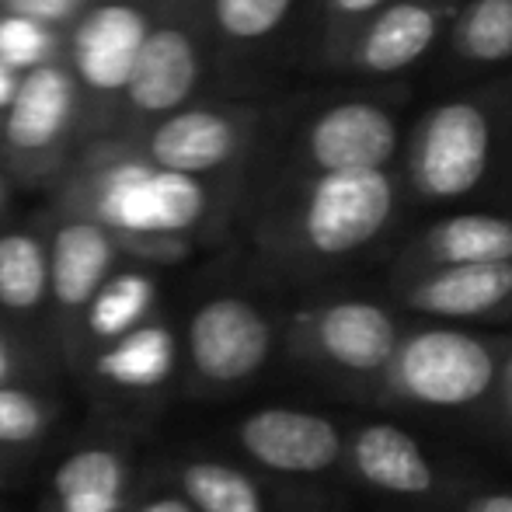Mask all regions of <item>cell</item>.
Here are the masks:
<instances>
[{
    "mask_svg": "<svg viewBox=\"0 0 512 512\" xmlns=\"http://www.w3.org/2000/svg\"><path fill=\"white\" fill-rule=\"evenodd\" d=\"M286 196L269 223L272 251L286 262L324 269L373 251L408 203L398 168L286 178Z\"/></svg>",
    "mask_w": 512,
    "mask_h": 512,
    "instance_id": "1",
    "label": "cell"
},
{
    "mask_svg": "<svg viewBox=\"0 0 512 512\" xmlns=\"http://www.w3.org/2000/svg\"><path fill=\"white\" fill-rule=\"evenodd\" d=\"M506 88H481L425 108L405 136L401 182L425 206L460 203L488 182L509 133Z\"/></svg>",
    "mask_w": 512,
    "mask_h": 512,
    "instance_id": "2",
    "label": "cell"
},
{
    "mask_svg": "<svg viewBox=\"0 0 512 512\" xmlns=\"http://www.w3.org/2000/svg\"><path fill=\"white\" fill-rule=\"evenodd\" d=\"M502 349L488 338L457 328L405 331L387 370L366 394L387 405L464 411L499 384Z\"/></svg>",
    "mask_w": 512,
    "mask_h": 512,
    "instance_id": "3",
    "label": "cell"
},
{
    "mask_svg": "<svg viewBox=\"0 0 512 512\" xmlns=\"http://www.w3.org/2000/svg\"><path fill=\"white\" fill-rule=\"evenodd\" d=\"M405 105L377 91L324 102L293 136L286 178L335 171H387L405 154Z\"/></svg>",
    "mask_w": 512,
    "mask_h": 512,
    "instance_id": "4",
    "label": "cell"
},
{
    "mask_svg": "<svg viewBox=\"0 0 512 512\" xmlns=\"http://www.w3.org/2000/svg\"><path fill=\"white\" fill-rule=\"evenodd\" d=\"M401 335L398 317L384 304L335 297L300 310L290 328V349L307 366L366 394L387 370Z\"/></svg>",
    "mask_w": 512,
    "mask_h": 512,
    "instance_id": "5",
    "label": "cell"
},
{
    "mask_svg": "<svg viewBox=\"0 0 512 512\" xmlns=\"http://www.w3.org/2000/svg\"><path fill=\"white\" fill-rule=\"evenodd\" d=\"M276 349L269 314L248 297L220 293L199 304L185 328L189 373L203 391L220 394L244 387L265 370Z\"/></svg>",
    "mask_w": 512,
    "mask_h": 512,
    "instance_id": "6",
    "label": "cell"
},
{
    "mask_svg": "<svg viewBox=\"0 0 512 512\" xmlns=\"http://www.w3.org/2000/svg\"><path fill=\"white\" fill-rule=\"evenodd\" d=\"M464 4L467 0H391L384 11L345 35L324 56V63L331 70L370 81L408 74L446 39Z\"/></svg>",
    "mask_w": 512,
    "mask_h": 512,
    "instance_id": "7",
    "label": "cell"
},
{
    "mask_svg": "<svg viewBox=\"0 0 512 512\" xmlns=\"http://www.w3.org/2000/svg\"><path fill=\"white\" fill-rule=\"evenodd\" d=\"M234 439L251 464L286 478H317L345 460V436L328 415L304 408H258L244 415Z\"/></svg>",
    "mask_w": 512,
    "mask_h": 512,
    "instance_id": "8",
    "label": "cell"
},
{
    "mask_svg": "<svg viewBox=\"0 0 512 512\" xmlns=\"http://www.w3.org/2000/svg\"><path fill=\"white\" fill-rule=\"evenodd\" d=\"M102 213L129 234H185L209 213V192L199 178L168 171H122L105 189Z\"/></svg>",
    "mask_w": 512,
    "mask_h": 512,
    "instance_id": "9",
    "label": "cell"
},
{
    "mask_svg": "<svg viewBox=\"0 0 512 512\" xmlns=\"http://www.w3.org/2000/svg\"><path fill=\"white\" fill-rule=\"evenodd\" d=\"M394 297L411 314L439 321H492L512 314V262L453 265L394 279Z\"/></svg>",
    "mask_w": 512,
    "mask_h": 512,
    "instance_id": "10",
    "label": "cell"
},
{
    "mask_svg": "<svg viewBox=\"0 0 512 512\" xmlns=\"http://www.w3.org/2000/svg\"><path fill=\"white\" fill-rule=\"evenodd\" d=\"M251 136V119L220 108H178L157 122L147 143L157 171L203 178L237 161Z\"/></svg>",
    "mask_w": 512,
    "mask_h": 512,
    "instance_id": "11",
    "label": "cell"
},
{
    "mask_svg": "<svg viewBox=\"0 0 512 512\" xmlns=\"http://www.w3.org/2000/svg\"><path fill=\"white\" fill-rule=\"evenodd\" d=\"M345 467L359 485L394 499H425L439 492V471L418 439L391 422H363L345 439Z\"/></svg>",
    "mask_w": 512,
    "mask_h": 512,
    "instance_id": "12",
    "label": "cell"
},
{
    "mask_svg": "<svg viewBox=\"0 0 512 512\" xmlns=\"http://www.w3.org/2000/svg\"><path fill=\"white\" fill-rule=\"evenodd\" d=\"M512 262V216L499 213H453L429 223L394 258L391 279H405L429 269L453 265Z\"/></svg>",
    "mask_w": 512,
    "mask_h": 512,
    "instance_id": "13",
    "label": "cell"
},
{
    "mask_svg": "<svg viewBox=\"0 0 512 512\" xmlns=\"http://www.w3.org/2000/svg\"><path fill=\"white\" fill-rule=\"evenodd\" d=\"M150 32V21L133 4H102L81 18L74 32V67L91 91H122L133 74L136 53Z\"/></svg>",
    "mask_w": 512,
    "mask_h": 512,
    "instance_id": "14",
    "label": "cell"
},
{
    "mask_svg": "<svg viewBox=\"0 0 512 512\" xmlns=\"http://www.w3.org/2000/svg\"><path fill=\"white\" fill-rule=\"evenodd\" d=\"M199 77H203V63H199L192 35L185 28L164 25L147 32L122 91L136 112L171 115L192 98Z\"/></svg>",
    "mask_w": 512,
    "mask_h": 512,
    "instance_id": "15",
    "label": "cell"
},
{
    "mask_svg": "<svg viewBox=\"0 0 512 512\" xmlns=\"http://www.w3.org/2000/svg\"><path fill=\"white\" fill-rule=\"evenodd\" d=\"M49 258V297L56 307L77 314L91 304L102 283L112 276L115 241L95 220H70L53 234Z\"/></svg>",
    "mask_w": 512,
    "mask_h": 512,
    "instance_id": "16",
    "label": "cell"
},
{
    "mask_svg": "<svg viewBox=\"0 0 512 512\" xmlns=\"http://www.w3.org/2000/svg\"><path fill=\"white\" fill-rule=\"evenodd\" d=\"M91 373L122 394H154L178 373V338L168 324L143 321L91 359Z\"/></svg>",
    "mask_w": 512,
    "mask_h": 512,
    "instance_id": "17",
    "label": "cell"
},
{
    "mask_svg": "<svg viewBox=\"0 0 512 512\" xmlns=\"http://www.w3.org/2000/svg\"><path fill=\"white\" fill-rule=\"evenodd\" d=\"M74 105L70 77L60 67L39 63L32 67L14 88V98L7 105L4 140L14 154H39L53 147L63 136Z\"/></svg>",
    "mask_w": 512,
    "mask_h": 512,
    "instance_id": "18",
    "label": "cell"
},
{
    "mask_svg": "<svg viewBox=\"0 0 512 512\" xmlns=\"http://www.w3.org/2000/svg\"><path fill=\"white\" fill-rule=\"evenodd\" d=\"M129 467L108 446H81L53 471L56 512H122L126 509Z\"/></svg>",
    "mask_w": 512,
    "mask_h": 512,
    "instance_id": "19",
    "label": "cell"
},
{
    "mask_svg": "<svg viewBox=\"0 0 512 512\" xmlns=\"http://www.w3.org/2000/svg\"><path fill=\"white\" fill-rule=\"evenodd\" d=\"M443 49L457 67L492 70L512 60V0H467Z\"/></svg>",
    "mask_w": 512,
    "mask_h": 512,
    "instance_id": "20",
    "label": "cell"
},
{
    "mask_svg": "<svg viewBox=\"0 0 512 512\" xmlns=\"http://www.w3.org/2000/svg\"><path fill=\"white\" fill-rule=\"evenodd\" d=\"M182 499L196 512H272L262 481L223 460H189L178 471Z\"/></svg>",
    "mask_w": 512,
    "mask_h": 512,
    "instance_id": "21",
    "label": "cell"
},
{
    "mask_svg": "<svg viewBox=\"0 0 512 512\" xmlns=\"http://www.w3.org/2000/svg\"><path fill=\"white\" fill-rule=\"evenodd\" d=\"M157 286L147 272H115L84 307V331L91 342H115L150 317Z\"/></svg>",
    "mask_w": 512,
    "mask_h": 512,
    "instance_id": "22",
    "label": "cell"
},
{
    "mask_svg": "<svg viewBox=\"0 0 512 512\" xmlns=\"http://www.w3.org/2000/svg\"><path fill=\"white\" fill-rule=\"evenodd\" d=\"M49 297L46 244L25 230L0 234V310L32 317Z\"/></svg>",
    "mask_w": 512,
    "mask_h": 512,
    "instance_id": "23",
    "label": "cell"
},
{
    "mask_svg": "<svg viewBox=\"0 0 512 512\" xmlns=\"http://www.w3.org/2000/svg\"><path fill=\"white\" fill-rule=\"evenodd\" d=\"M300 0H213V21L223 39L255 46L279 32Z\"/></svg>",
    "mask_w": 512,
    "mask_h": 512,
    "instance_id": "24",
    "label": "cell"
},
{
    "mask_svg": "<svg viewBox=\"0 0 512 512\" xmlns=\"http://www.w3.org/2000/svg\"><path fill=\"white\" fill-rule=\"evenodd\" d=\"M53 422L46 398L25 387H0V446H32Z\"/></svg>",
    "mask_w": 512,
    "mask_h": 512,
    "instance_id": "25",
    "label": "cell"
},
{
    "mask_svg": "<svg viewBox=\"0 0 512 512\" xmlns=\"http://www.w3.org/2000/svg\"><path fill=\"white\" fill-rule=\"evenodd\" d=\"M46 32L42 25L28 18H18V14H7L0 18V63L7 70H32L42 63L46 56Z\"/></svg>",
    "mask_w": 512,
    "mask_h": 512,
    "instance_id": "26",
    "label": "cell"
},
{
    "mask_svg": "<svg viewBox=\"0 0 512 512\" xmlns=\"http://www.w3.org/2000/svg\"><path fill=\"white\" fill-rule=\"evenodd\" d=\"M321 4V53L328 56L345 35L356 32L363 21H370L377 11H384L391 0H317Z\"/></svg>",
    "mask_w": 512,
    "mask_h": 512,
    "instance_id": "27",
    "label": "cell"
},
{
    "mask_svg": "<svg viewBox=\"0 0 512 512\" xmlns=\"http://www.w3.org/2000/svg\"><path fill=\"white\" fill-rule=\"evenodd\" d=\"M18 18H28L35 25H49V21H63L74 7V0H7Z\"/></svg>",
    "mask_w": 512,
    "mask_h": 512,
    "instance_id": "28",
    "label": "cell"
},
{
    "mask_svg": "<svg viewBox=\"0 0 512 512\" xmlns=\"http://www.w3.org/2000/svg\"><path fill=\"white\" fill-rule=\"evenodd\" d=\"M499 411H502V422H506V432L512 436V342L502 345V363H499Z\"/></svg>",
    "mask_w": 512,
    "mask_h": 512,
    "instance_id": "29",
    "label": "cell"
},
{
    "mask_svg": "<svg viewBox=\"0 0 512 512\" xmlns=\"http://www.w3.org/2000/svg\"><path fill=\"white\" fill-rule=\"evenodd\" d=\"M460 512H512V492H481L460 506Z\"/></svg>",
    "mask_w": 512,
    "mask_h": 512,
    "instance_id": "30",
    "label": "cell"
},
{
    "mask_svg": "<svg viewBox=\"0 0 512 512\" xmlns=\"http://www.w3.org/2000/svg\"><path fill=\"white\" fill-rule=\"evenodd\" d=\"M18 356H14V345L7 338V331L0 328V387H11L18 380Z\"/></svg>",
    "mask_w": 512,
    "mask_h": 512,
    "instance_id": "31",
    "label": "cell"
},
{
    "mask_svg": "<svg viewBox=\"0 0 512 512\" xmlns=\"http://www.w3.org/2000/svg\"><path fill=\"white\" fill-rule=\"evenodd\" d=\"M136 512H196L182 495H157V499H147L136 506Z\"/></svg>",
    "mask_w": 512,
    "mask_h": 512,
    "instance_id": "32",
    "label": "cell"
},
{
    "mask_svg": "<svg viewBox=\"0 0 512 512\" xmlns=\"http://www.w3.org/2000/svg\"><path fill=\"white\" fill-rule=\"evenodd\" d=\"M14 88H18V81H14V70H7L4 63H0V108L11 105Z\"/></svg>",
    "mask_w": 512,
    "mask_h": 512,
    "instance_id": "33",
    "label": "cell"
}]
</instances>
